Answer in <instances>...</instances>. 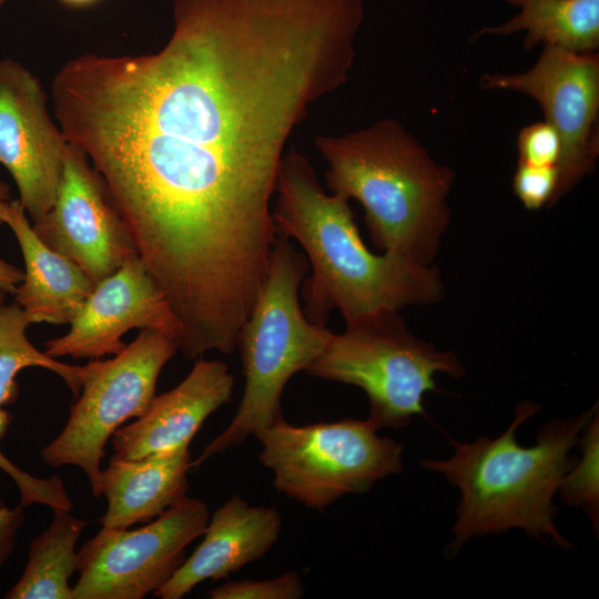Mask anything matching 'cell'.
I'll return each instance as SVG.
<instances>
[{
  "instance_id": "4fadbf2b",
  "label": "cell",
  "mask_w": 599,
  "mask_h": 599,
  "mask_svg": "<svg viewBox=\"0 0 599 599\" xmlns=\"http://www.w3.org/2000/svg\"><path fill=\"white\" fill-rule=\"evenodd\" d=\"M69 324L67 334L45 343L48 356H114L126 346L122 336L132 328L160 331L176 345L181 335V324L169 301L138 255L97 283Z\"/></svg>"
},
{
  "instance_id": "603a6c76",
  "label": "cell",
  "mask_w": 599,
  "mask_h": 599,
  "mask_svg": "<svg viewBox=\"0 0 599 599\" xmlns=\"http://www.w3.org/2000/svg\"><path fill=\"white\" fill-rule=\"evenodd\" d=\"M558 183L557 166H535L518 162L512 177L515 195L530 211L555 204Z\"/></svg>"
},
{
  "instance_id": "ba28073f",
  "label": "cell",
  "mask_w": 599,
  "mask_h": 599,
  "mask_svg": "<svg viewBox=\"0 0 599 599\" xmlns=\"http://www.w3.org/2000/svg\"><path fill=\"white\" fill-rule=\"evenodd\" d=\"M177 352L166 334L144 328L111 359L83 366L81 395L61 433L41 449L50 467L73 465L87 475L94 497L101 495V460L115 430L140 418L155 397L159 375Z\"/></svg>"
},
{
  "instance_id": "6da1fadb",
  "label": "cell",
  "mask_w": 599,
  "mask_h": 599,
  "mask_svg": "<svg viewBox=\"0 0 599 599\" xmlns=\"http://www.w3.org/2000/svg\"><path fill=\"white\" fill-rule=\"evenodd\" d=\"M146 54L83 53L51 83L138 256L187 322L242 316L266 278L283 150L344 85L363 0H174Z\"/></svg>"
},
{
  "instance_id": "d6986e66",
  "label": "cell",
  "mask_w": 599,
  "mask_h": 599,
  "mask_svg": "<svg viewBox=\"0 0 599 599\" xmlns=\"http://www.w3.org/2000/svg\"><path fill=\"white\" fill-rule=\"evenodd\" d=\"M88 522L54 508L51 524L32 539L28 561L6 599H72L69 581L78 569L75 545Z\"/></svg>"
},
{
  "instance_id": "3957f363",
  "label": "cell",
  "mask_w": 599,
  "mask_h": 599,
  "mask_svg": "<svg viewBox=\"0 0 599 599\" xmlns=\"http://www.w3.org/2000/svg\"><path fill=\"white\" fill-rule=\"evenodd\" d=\"M598 409V403L562 419L550 418L538 432L536 444L521 446L516 432L540 410L521 402L508 428L496 438L480 436L474 441H451L447 459H420L428 470L441 474L460 493L455 510L453 541L445 555L454 557L475 537L520 529L538 540L569 550L575 546L555 525L559 508L554 504L565 475L576 463L570 453Z\"/></svg>"
},
{
  "instance_id": "4316f807",
  "label": "cell",
  "mask_w": 599,
  "mask_h": 599,
  "mask_svg": "<svg viewBox=\"0 0 599 599\" xmlns=\"http://www.w3.org/2000/svg\"><path fill=\"white\" fill-rule=\"evenodd\" d=\"M10 201V186L0 181V207L6 203ZM3 222L0 219V225H2Z\"/></svg>"
},
{
  "instance_id": "9a60e30c",
  "label": "cell",
  "mask_w": 599,
  "mask_h": 599,
  "mask_svg": "<svg viewBox=\"0 0 599 599\" xmlns=\"http://www.w3.org/2000/svg\"><path fill=\"white\" fill-rule=\"evenodd\" d=\"M282 526L276 508L251 506L238 495L232 496L213 512L202 542L154 597L181 599L205 580L227 578L262 559L278 540Z\"/></svg>"
},
{
  "instance_id": "9c48e42d",
  "label": "cell",
  "mask_w": 599,
  "mask_h": 599,
  "mask_svg": "<svg viewBox=\"0 0 599 599\" xmlns=\"http://www.w3.org/2000/svg\"><path fill=\"white\" fill-rule=\"evenodd\" d=\"M207 506L183 497L134 530L104 528L78 550L72 599H142L159 590L185 561L186 547L203 535Z\"/></svg>"
},
{
  "instance_id": "f546056e",
  "label": "cell",
  "mask_w": 599,
  "mask_h": 599,
  "mask_svg": "<svg viewBox=\"0 0 599 599\" xmlns=\"http://www.w3.org/2000/svg\"><path fill=\"white\" fill-rule=\"evenodd\" d=\"M6 0H0V7L4 4Z\"/></svg>"
},
{
  "instance_id": "2e32d148",
  "label": "cell",
  "mask_w": 599,
  "mask_h": 599,
  "mask_svg": "<svg viewBox=\"0 0 599 599\" xmlns=\"http://www.w3.org/2000/svg\"><path fill=\"white\" fill-rule=\"evenodd\" d=\"M0 219L14 234L24 261L23 280L13 295L30 324L70 323L95 284L39 238L19 200L6 202Z\"/></svg>"
},
{
  "instance_id": "e0dca14e",
  "label": "cell",
  "mask_w": 599,
  "mask_h": 599,
  "mask_svg": "<svg viewBox=\"0 0 599 599\" xmlns=\"http://www.w3.org/2000/svg\"><path fill=\"white\" fill-rule=\"evenodd\" d=\"M191 461L189 447L140 459L113 456L100 476V491L108 501L102 527L126 529L149 522L180 501L187 491Z\"/></svg>"
},
{
  "instance_id": "83f0119b",
  "label": "cell",
  "mask_w": 599,
  "mask_h": 599,
  "mask_svg": "<svg viewBox=\"0 0 599 599\" xmlns=\"http://www.w3.org/2000/svg\"><path fill=\"white\" fill-rule=\"evenodd\" d=\"M60 1L70 7L83 8V7L94 4L99 0H60Z\"/></svg>"
},
{
  "instance_id": "5bb4252c",
  "label": "cell",
  "mask_w": 599,
  "mask_h": 599,
  "mask_svg": "<svg viewBox=\"0 0 599 599\" xmlns=\"http://www.w3.org/2000/svg\"><path fill=\"white\" fill-rule=\"evenodd\" d=\"M233 387L226 364L197 361L177 386L155 396L140 418L114 432L113 456L140 459L189 447L204 420L231 400Z\"/></svg>"
},
{
  "instance_id": "f1b7e54d",
  "label": "cell",
  "mask_w": 599,
  "mask_h": 599,
  "mask_svg": "<svg viewBox=\"0 0 599 599\" xmlns=\"http://www.w3.org/2000/svg\"><path fill=\"white\" fill-rule=\"evenodd\" d=\"M6 292H3L2 290H0V312L2 309V307L6 305L4 304V301H6Z\"/></svg>"
},
{
  "instance_id": "7c38bea8",
  "label": "cell",
  "mask_w": 599,
  "mask_h": 599,
  "mask_svg": "<svg viewBox=\"0 0 599 599\" xmlns=\"http://www.w3.org/2000/svg\"><path fill=\"white\" fill-rule=\"evenodd\" d=\"M67 146L39 79L21 62L0 59V164L11 174L32 222L54 203Z\"/></svg>"
},
{
  "instance_id": "7a4b0ae2",
  "label": "cell",
  "mask_w": 599,
  "mask_h": 599,
  "mask_svg": "<svg viewBox=\"0 0 599 599\" xmlns=\"http://www.w3.org/2000/svg\"><path fill=\"white\" fill-rule=\"evenodd\" d=\"M275 193L276 233L295 238L312 267L301 291L304 314L312 323L326 326L334 309L348 322L444 297V281L435 266L370 252L349 200L326 193L311 162L296 150L283 155Z\"/></svg>"
},
{
  "instance_id": "ac0fdd59",
  "label": "cell",
  "mask_w": 599,
  "mask_h": 599,
  "mask_svg": "<svg viewBox=\"0 0 599 599\" xmlns=\"http://www.w3.org/2000/svg\"><path fill=\"white\" fill-rule=\"evenodd\" d=\"M519 8L507 22L483 28L481 34L507 35L526 31L524 48L538 43L575 52L599 48V0H505Z\"/></svg>"
},
{
  "instance_id": "484cf974",
  "label": "cell",
  "mask_w": 599,
  "mask_h": 599,
  "mask_svg": "<svg viewBox=\"0 0 599 599\" xmlns=\"http://www.w3.org/2000/svg\"><path fill=\"white\" fill-rule=\"evenodd\" d=\"M23 280V272L16 265L0 258V290L13 294Z\"/></svg>"
},
{
  "instance_id": "ffe728a7",
  "label": "cell",
  "mask_w": 599,
  "mask_h": 599,
  "mask_svg": "<svg viewBox=\"0 0 599 599\" xmlns=\"http://www.w3.org/2000/svg\"><path fill=\"white\" fill-rule=\"evenodd\" d=\"M30 325L17 302L0 312V440L6 436L12 416L4 406L16 398V376L27 367H42L59 375L74 397L81 392L83 366L57 362L35 348L27 337Z\"/></svg>"
},
{
  "instance_id": "8992f818",
  "label": "cell",
  "mask_w": 599,
  "mask_h": 599,
  "mask_svg": "<svg viewBox=\"0 0 599 599\" xmlns=\"http://www.w3.org/2000/svg\"><path fill=\"white\" fill-rule=\"evenodd\" d=\"M397 311H379L346 322L306 374L354 385L369 402L367 422L376 429L403 428L424 415L423 399L435 376L460 378L466 369L453 351L417 337Z\"/></svg>"
},
{
  "instance_id": "52a82bcc",
  "label": "cell",
  "mask_w": 599,
  "mask_h": 599,
  "mask_svg": "<svg viewBox=\"0 0 599 599\" xmlns=\"http://www.w3.org/2000/svg\"><path fill=\"white\" fill-rule=\"evenodd\" d=\"M368 422L347 418L294 426L283 419L260 430V461L275 488L305 507L323 511L347 494H365L403 468L404 446L380 437Z\"/></svg>"
},
{
  "instance_id": "d4e9b609",
  "label": "cell",
  "mask_w": 599,
  "mask_h": 599,
  "mask_svg": "<svg viewBox=\"0 0 599 599\" xmlns=\"http://www.w3.org/2000/svg\"><path fill=\"white\" fill-rule=\"evenodd\" d=\"M24 521L23 506L9 507L0 502V567L13 551L18 531Z\"/></svg>"
},
{
  "instance_id": "44dd1931",
  "label": "cell",
  "mask_w": 599,
  "mask_h": 599,
  "mask_svg": "<svg viewBox=\"0 0 599 599\" xmlns=\"http://www.w3.org/2000/svg\"><path fill=\"white\" fill-rule=\"evenodd\" d=\"M581 457L565 475L559 496L568 506L578 507L589 517L592 531H599V414L595 412L580 434Z\"/></svg>"
},
{
  "instance_id": "cb8c5ba5",
  "label": "cell",
  "mask_w": 599,
  "mask_h": 599,
  "mask_svg": "<svg viewBox=\"0 0 599 599\" xmlns=\"http://www.w3.org/2000/svg\"><path fill=\"white\" fill-rule=\"evenodd\" d=\"M519 163L535 166H557L561 156L558 132L546 121L524 126L517 138Z\"/></svg>"
},
{
  "instance_id": "30bf717a",
  "label": "cell",
  "mask_w": 599,
  "mask_h": 599,
  "mask_svg": "<svg viewBox=\"0 0 599 599\" xmlns=\"http://www.w3.org/2000/svg\"><path fill=\"white\" fill-rule=\"evenodd\" d=\"M484 90H512L535 99L559 134L561 156L555 203L593 172L599 155V55L544 45L529 70L485 74Z\"/></svg>"
},
{
  "instance_id": "277c9868",
  "label": "cell",
  "mask_w": 599,
  "mask_h": 599,
  "mask_svg": "<svg viewBox=\"0 0 599 599\" xmlns=\"http://www.w3.org/2000/svg\"><path fill=\"white\" fill-rule=\"evenodd\" d=\"M331 193L361 203L374 244L383 252L433 265L450 222L454 171L394 119L344 135H318Z\"/></svg>"
},
{
  "instance_id": "8fae6325",
  "label": "cell",
  "mask_w": 599,
  "mask_h": 599,
  "mask_svg": "<svg viewBox=\"0 0 599 599\" xmlns=\"http://www.w3.org/2000/svg\"><path fill=\"white\" fill-rule=\"evenodd\" d=\"M32 229L94 284L138 255L130 231L100 177L85 155L70 143L54 203L44 216L32 222Z\"/></svg>"
},
{
  "instance_id": "7402d4cb",
  "label": "cell",
  "mask_w": 599,
  "mask_h": 599,
  "mask_svg": "<svg viewBox=\"0 0 599 599\" xmlns=\"http://www.w3.org/2000/svg\"><path fill=\"white\" fill-rule=\"evenodd\" d=\"M305 591L302 577L288 571L271 579L225 582L207 593L211 599H300Z\"/></svg>"
},
{
  "instance_id": "5b68a950",
  "label": "cell",
  "mask_w": 599,
  "mask_h": 599,
  "mask_svg": "<svg viewBox=\"0 0 599 599\" xmlns=\"http://www.w3.org/2000/svg\"><path fill=\"white\" fill-rule=\"evenodd\" d=\"M308 270L306 256L277 234L266 278L237 338L243 396L227 427L213 438L191 469L242 444L283 419L282 394L291 377L306 370L325 351L333 333L312 323L300 304V286Z\"/></svg>"
}]
</instances>
